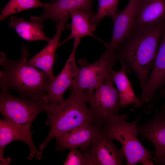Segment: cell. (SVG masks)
<instances>
[{"instance_id":"obj_2","label":"cell","mask_w":165,"mask_h":165,"mask_svg":"<svg viewBox=\"0 0 165 165\" xmlns=\"http://www.w3.org/2000/svg\"><path fill=\"white\" fill-rule=\"evenodd\" d=\"M20 53L19 59L13 60L0 52V65L3 68L0 71L1 91L14 90L21 98L43 100L51 81L44 72L28 63L30 55L28 45L22 46Z\"/></svg>"},{"instance_id":"obj_8","label":"cell","mask_w":165,"mask_h":165,"mask_svg":"<svg viewBox=\"0 0 165 165\" xmlns=\"http://www.w3.org/2000/svg\"><path fill=\"white\" fill-rule=\"evenodd\" d=\"M80 42V38H75L73 49L63 69L48 85L46 94L43 98L46 103H61L64 99V94L71 86L77 72L75 53Z\"/></svg>"},{"instance_id":"obj_20","label":"cell","mask_w":165,"mask_h":165,"mask_svg":"<svg viewBox=\"0 0 165 165\" xmlns=\"http://www.w3.org/2000/svg\"><path fill=\"white\" fill-rule=\"evenodd\" d=\"M93 14V12L82 10H77L72 12L70 14L72 20L71 33L65 40L60 43L59 46L72 39L80 38L86 36L93 37L104 42L93 34L91 29L90 18L91 15Z\"/></svg>"},{"instance_id":"obj_14","label":"cell","mask_w":165,"mask_h":165,"mask_svg":"<svg viewBox=\"0 0 165 165\" xmlns=\"http://www.w3.org/2000/svg\"><path fill=\"white\" fill-rule=\"evenodd\" d=\"M68 18V16H66L61 19L56 27V32L53 38L43 48L28 61L29 65L44 72L51 82L55 76L53 73L55 51L59 46L61 35L65 29V24Z\"/></svg>"},{"instance_id":"obj_17","label":"cell","mask_w":165,"mask_h":165,"mask_svg":"<svg viewBox=\"0 0 165 165\" xmlns=\"http://www.w3.org/2000/svg\"><path fill=\"white\" fill-rule=\"evenodd\" d=\"M93 0H54L44 8V12L39 16L42 20L50 19L56 27L61 18L68 16L71 13L77 10L92 12Z\"/></svg>"},{"instance_id":"obj_12","label":"cell","mask_w":165,"mask_h":165,"mask_svg":"<svg viewBox=\"0 0 165 165\" xmlns=\"http://www.w3.org/2000/svg\"><path fill=\"white\" fill-rule=\"evenodd\" d=\"M165 84V29L163 31L149 77L140 97L141 104L150 101L156 91Z\"/></svg>"},{"instance_id":"obj_26","label":"cell","mask_w":165,"mask_h":165,"mask_svg":"<svg viewBox=\"0 0 165 165\" xmlns=\"http://www.w3.org/2000/svg\"><path fill=\"white\" fill-rule=\"evenodd\" d=\"M50 0L51 1H51H54V0Z\"/></svg>"},{"instance_id":"obj_10","label":"cell","mask_w":165,"mask_h":165,"mask_svg":"<svg viewBox=\"0 0 165 165\" xmlns=\"http://www.w3.org/2000/svg\"><path fill=\"white\" fill-rule=\"evenodd\" d=\"M101 126L87 123L65 132L56 137L55 150L61 151L64 149L79 148L85 151L89 148L92 139Z\"/></svg>"},{"instance_id":"obj_24","label":"cell","mask_w":165,"mask_h":165,"mask_svg":"<svg viewBox=\"0 0 165 165\" xmlns=\"http://www.w3.org/2000/svg\"><path fill=\"white\" fill-rule=\"evenodd\" d=\"M164 85V86L156 98V100L157 101L160 97L165 95V84Z\"/></svg>"},{"instance_id":"obj_1","label":"cell","mask_w":165,"mask_h":165,"mask_svg":"<svg viewBox=\"0 0 165 165\" xmlns=\"http://www.w3.org/2000/svg\"><path fill=\"white\" fill-rule=\"evenodd\" d=\"M165 29V22L132 29L115 51L117 61L125 64L127 72L136 74L142 91L148 81Z\"/></svg>"},{"instance_id":"obj_23","label":"cell","mask_w":165,"mask_h":165,"mask_svg":"<svg viewBox=\"0 0 165 165\" xmlns=\"http://www.w3.org/2000/svg\"><path fill=\"white\" fill-rule=\"evenodd\" d=\"M64 165H98L90 147L88 150L83 151L77 148L69 149Z\"/></svg>"},{"instance_id":"obj_21","label":"cell","mask_w":165,"mask_h":165,"mask_svg":"<svg viewBox=\"0 0 165 165\" xmlns=\"http://www.w3.org/2000/svg\"><path fill=\"white\" fill-rule=\"evenodd\" d=\"M49 3H43L40 0H9L2 10L0 20L15 13L33 8L46 7Z\"/></svg>"},{"instance_id":"obj_25","label":"cell","mask_w":165,"mask_h":165,"mask_svg":"<svg viewBox=\"0 0 165 165\" xmlns=\"http://www.w3.org/2000/svg\"><path fill=\"white\" fill-rule=\"evenodd\" d=\"M160 111L163 115L165 116V100L163 104L161 105V109Z\"/></svg>"},{"instance_id":"obj_16","label":"cell","mask_w":165,"mask_h":165,"mask_svg":"<svg viewBox=\"0 0 165 165\" xmlns=\"http://www.w3.org/2000/svg\"><path fill=\"white\" fill-rule=\"evenodd\" d=\"M15 140L25 142L30 148V152L28 157L31 160L34 157L41 159L42 153L37 150L32 140L31 137L18 130L8 123L5 119L0 120V165H9L11 161L10 158H5L3 155L5 146Z\"/></svg>"},{"instance_id":"obj_11","label":"cell","mask_w":165,"mask_h":165,"mask_svg":"<svg viewBox=\"0 0 165 165\" xmlns=\"http://www.w3.org/2000/svg\"><path fill=\"white\" fill-rule=\"evenodd\" d=\"M113 141L102 132L101 128L94 135L90 147L98 165H125L123 150L116 148Z\"/></svg>"},{"instance_id":"obj_5","label":"cell","mask_w":165,"mask_h":165,"mask_svg":"<svg viewBox=\"0 0 165 165\" xmlns=\"http://www.w3.org/2000/svg\"><path fill=\"white\" fill-rule=\"evenodd\" d=\"M43 100L17 98L7 92L0 94V112L12 126L31 137V123L38 113L44 111Z\"/></svg>"},{"instance_id":"obj_13","label":"cell","mask_w":165,"mask_h":165,"mask_svg":"<svg viewBox=\"0 0 165 165\" xmlns=\"http://www.w3.org/2000/svg\"><path fill=\"white\" fill-rule=\"evenodd\" d=\"M136 0H130L126 8L110 16L113 26L110 42L105 44L106 50L116 51L131 32L133 27Z\"/></svg>"},{"instance_id":"obj_6","label":"cell","mask_w":165,"mask_h":165,"mask_svg":"<svg viewBox=\"0 0 165 165\" xmlns=\"http://www.w3.org/2000/svg\"><path fill=\"white\" fill-rule=\"evenodd\" d=\"M115 51L105 50L99 61L92 63L86 58L79 60L77 72L70 86L81 90H94L112 75L117 61Z\"/></svg>"},{"instance_id":"obj_22","label":"cell","mask_w":165,"mask_h":165,"mask_svg":"<svg viewBox=\"0 0 165 165\" xmlns=\"http://www.w3.org/2000/svg\"><path fill=\"white\" fill-rule=\"evenodd\" d=\"M119 0H98L97 13L91 15L90 22L92 31L96 29L99 22L105 16H110L117 13Z\"/></svg>"},{"instance_id":"obj_3","label":"cell","mask_w":165,"mask_h":165,"mask_svg":"<svg viewBox=\"0 0 165 165\" xmlns=\"http://www.w3.org/2000/svg\"><path fill=\"white\" fill-rule=\"evenodd\" d=\"M68 89L70 94L66 99L61 103H47L45 105L48 118L45 124L51 127L46 138L39 147L42 153L53 138L87 123L98 124L86 105L85 90L71 86Z\"/></svg>"},{"instance_id":"obj_18","label":"cell","mask_w":165,"mask_h":165,"mask_svg":"<svg viewBox=\"0 0 165 165\" xmlns=\"http://www.w3.org/2000/svg\"><path fill=\"white\" fill-rule=\"evenodd\" d=\"M43 21L39 17L31 16L30 20L28 21L22 18L11 16L9 25L24 40L48 42L50 38L47 37L42 31L44 27Z\"/></svg>"},{"instance_id":"obj_4","label":"cell","mask_w":165,"mask_h":165,"mask_svg":"<svg viewBox=\"0 0 165 165\" xmlns=\"http://www.w3.org/2000/svg\"><path fill=\"white\" fill-rule=\"evenodd\" d=\"M138 115L131 122H127V115L118 114L106 120L101 126L102 132L110 139L118 141L122 146L127 165L141 163L143 165H153L154 152L146 149L139 140Z\"/></svg>"},{"instance_id":"obj_7","label":"cell","mask_w":165,"mask_h":165,"mask_svg":"<svg viewBox=\"0 0 165 165\" xmlns=\"http://www.w3.org/2000/svg\"><path fill=\"white\" fill-rule=\"evenodd\" d=\"M114 83L111 75L94 90H85L86 102L94 119L101 126L118 114L121 108L119 96Z\"/></svg>"},{"instance_id":"obj_19","label":"cell","mask_w":165,"mask_h":165,"mask_svg":"<svg viewBox=\"0 0 165 165\" xmlns=\"http://www.w3.org/2000/svg\"><path fill=\"white\" fill-rule=\"evenodd\" d=\"M121 67L119 71H115L113 69L111 74L114 83L117 88L120 99L121 108H124L132 104L131 110L138 108L141 101L134 91L131 82L126 74L127 67L123 62H120Z\"/></svg>"},{"instance_id":"obj_9","label":"cell","mask_w":165,"mask_h":165,"mask_svg":"<svg viewBox=\"0 0 165 165\" xmlns=\"http://www.w3.org/2000/svg\"><path fill=\"white\" fill-rule=\"evenodd\" d=\"M138 134L141 140H148L153 145L155 163L165 165V116L156 110L154 117L138 126Z\"/></svg>"},{"instance_id":"obj_15","label":"cell","mask_w":165,"mask_h":165,"mask_svg":"<svg viewBox=\"0 0 165 165\" xmlns=\"http://www.w3.org/2000/svg\"><path fill=\"white\" fill-rule=\"evenodd\" d=\"M165 21V0H136L132 30Z\"/></svg>"}]
</instances>
